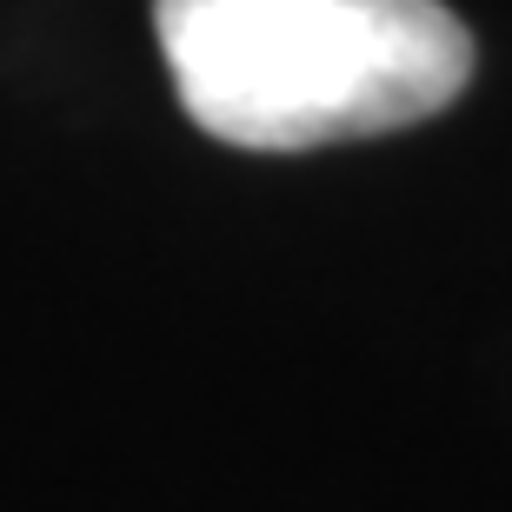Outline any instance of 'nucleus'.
<instances>
[{
	"label": "nucleus",
	"mask_w": 512,
	"mask_h": 512,
	"mask_svg": "<svg viewBox=\"0 0 512 512\" xmlns=\"http://www.w3.org/2000/svg\"><path fill=\"white\" fill-rule=\"evenodd\" d=\"M153 34L193 127L253 153L413 127L473 80L439 0H153Z\"/></svg>",
	"instance_id": "1"
}]
</instances>
